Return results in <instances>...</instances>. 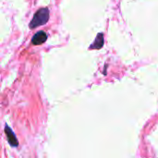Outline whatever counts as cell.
I'll return each mask as SVG.
<instances>
[{
	"label": "cell",
	"instance_id": "obj_1",
	"mask_svg": "<svg viewBox=\"0 0 158 158\" xmlns=\"http://www.w3.org/2000/svg\"><path fill=\"white\" fill-rule=\"evenodd\" d=\"M49 19V10L48 8H41L37 10V12L34 14L31 21L30 22L29 26L31 29H34L36 27L44 25Z\"/></svg>",
	"mask_w": 158,
	"mask_h": 158
},
{
	"label": "cell",
	"instance_id": "obj_2",
	"mask_svg": "<svg viewBox=\"0 0 158 158\" xmlns=\"http://www.w3.org/2000/svg\"><path fill=\"white\" fill-rule=\"evenodd\" d=\"M5 132H6V138H7V141H8L9 144H10L11 146H18V145H19V142H18V140H17L15 134H14L13 131H11V129H10L7 125L5 126Z\"/></svg>",
	"mask_w": 158,
	"mask_h": 158
},
{
	"label": "cell",
	"instance_id": "obj_3",
	"mask_svg": "<svg viewBox=\"0 0 158 158\" xmlns=\"http://www.w3.org/2000/svg\"><path fill=\"white\" fill-rule=\"evenodd\" d=\"M47 39V35L44 31H38L33 37H32V40H31V43L34 44V45H40L42 44H44Z\"/></svg>",
	"mask_w": 158,
	"mask_h": 158
},
{
	"label": "cell",
	"instance_id": "obj_4",
	"mask_svg": "<svg viewBox=\"0 0 158 158\" xmlns=\"http://www.w3.org/2000/svg\"><path fill=\"white\" fill-rule=\"evenodd\" d=\"M103 44H104V39H103V34H98L94 44H93L91 45V48L92 49H99L103 46Z\"/></svg>",
	"mask_w": 158,
	"mask_h": 158
}]
</instances>
